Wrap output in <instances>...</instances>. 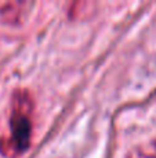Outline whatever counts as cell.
I'll return each mask as SVG.
<instances>
[{"mask_svg": "<svg viewBox=\"0 0 156 158\" xmlns=\"http://www.w3.org/2000/svg\"><path fill=\"white\" fill-rule=\"evenodd\" d=\"M32 103L26 92H18L14 97L13 112L10 118L11 135L8 139V153L14 156L22 154L28 150L32 132Z\"/></svg>", "mask_w": 156, "mask_h": 158, "instance_id": "cell-1", "label": "cell"}]
</instances>
